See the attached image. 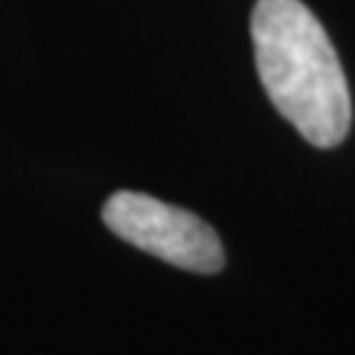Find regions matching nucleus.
<instances>
[{
  "instance_id": "obj_1",
  "label": "nucleus",
  "mask_w": 355,
  "mask_h": 355,
  "mask_svg": "<svg viewBox=\"0 0 355 355\" xmlns=\"http://www.w3.org/2000/svg\"><path fill=\"white\" fill-rule=\"evenodd\" d=\"M252 44L275 110L317 148H335L352 125L349 86L338 51L302 0H258Z\"/></svg>"
},
{
  "instance_id": "obj_2",
  "label": "nucleus",
  "mask_w": 355,
  "mask_h": 355,
  "mask_svg": "<svg viewBox=\"0 0 355 355\" xmlns=\"http://www.w3.org/2000/svg\"><path fill=\"white\" fill-rule=\"evenodd\" d=\"M101 216L116 237L172 266L190 272H219L225 266L216 231L184 207L166 205L146 193L121 190L107 198Z\"/></svg>"
}]
</instances>
